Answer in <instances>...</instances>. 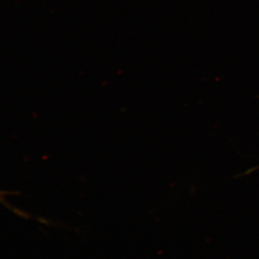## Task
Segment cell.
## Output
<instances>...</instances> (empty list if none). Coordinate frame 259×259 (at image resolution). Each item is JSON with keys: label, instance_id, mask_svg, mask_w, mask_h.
Wrapping results in <instances>:
<instances>
[{"label": "cell", "instance_id": "obj_1", "mask_svg": "<svg viewBox=\"0 0 259 259\" xmlns=\"http://www.w3.org/2000/svg\"><path fill=\"white\" fill-rule=\"evenodd\" d=\"M10 194L11 193L9 192V191H2V190H0V204H4L5 207H7L8 209H10L11 211L14 212V213L18 214V215H20V217H23V218H28L29 214H26L25 212L22 211V210H20V209H15V207L10 205V203H8L7 200H6V197Z\"/></svg>", "mask_w": 259, "mask_h": 259}]
</instances>
